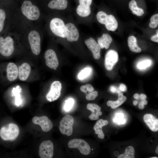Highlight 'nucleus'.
Segmentation results:
<instances>
[{"mask_svg":"<svg viewBox=\"0 0 158 158\" xmlns=\"http://www.w3.org/2000/svg\"><path fill=\"white\" fill-rule=\"evenodd\" d=\"M44 57L46 65L51 68L56 70L59 63L55 51L51 49L47 50L45 53Z\"/></svg>","mask_w":158,"mask_h":158,"instance_id":"9b49d317","label":"nucleus"},{"mask_svg":"<svg viewBox=\"0 0 158 158\" xmlns=\"http://www.w3.org/2000/svg\"><path fill=\"white\" fill-rule=\"evenodd\" d=\"M128 47L132 51L136 53L141 52V48L137 45V40L135 37L133 35L130 36L128 37Z\"/></svg>","mask_w":158,"mask_h":158,"instance_id":"b1692460","label":"nucleus"},{"mask_svg":"<svg viewBox=\"0 0 158 158\" xmlns=\"http://www.w3.org/2000/svg\"><path fill=\"white\" fill-rule=\"evenodd\" d=\"M140 103L144 105H146L147 104V102L145 100H142L141 101Z\"/></svg>","mask_w":158,"mask_h":158,"instance_id":"79ce46f5","label":"nucleus"},{"mask_svg":"<svg viewBox=\"0 0 158 158\" xmlns=\"http://www.w3.org/2000/svg\"><path fill=\"white\" fill-rule=\"evenodd\" d=\"M32 121L34 124L39 125L42 130L45 132L50 131L53 126L52 122L46 116H35L32 118Z\"/></svg>","mask_w":158,"mask_h":158,"instance_id":"f8f14e48","label":"nucleus"},{"mask_svg":"<svg viewBox=\"0 0 158 158\" xmlns=\"http://www.w3.org/2000/svg\"><path fill=\"white\" fill-rule=\"evenodd\" d=\"M50 28L55 35L62 38L66 37L65 25L61 19L57 18H53L50 23Z\"/></svg>","mask_w":158,"mask_h":158,"instance_id":"423d86ee","label":"nucleus"},{"mask_svg":"<svg viewBox=\"0 0 158 158\" xmlns=\"http://www.w3.org/2000/svg\"><path fill=\"white\" fill-rule=\"evenodd\" d=\"M119 89L121 91L123 92L126 91L127 90L126 86L123 84H121L120 85Z\"/></svg>","mask_w":158,"mask_h":158,"instance_id":"c9c22d12","label":"nucleus"},{"mask_svg":"<svg viewBox=\"0 0 158 158\" xmlns=\"http://www.w3.org/2000/svg\"><path fill=\"white\" fill-rule=\"evenodd\" d=\"M74 121L71 115L67 114L64 116L60 122L59 129L61 133L68 136L71 135L73 133Z\"/></svg>","mask_w":158,"mask_h":158,"instance_id":"6e6552de","label":"nucleus"},{"mask_svg":"<svg viewBox=\"0 0 158 158\" xmlns=\"http://www.w3.org/2000/svg\"><path fill=\"white\" fill-rule=\"evenodd\" d=\"M110 90L112 92L115 93L116 91V89L114 86H111L110 88Z\"/></svg>","mask_w":158,"mask_h":158,"instance_id":"e433bc0d","label":"nucleus"},{"mask_svg":"<svg viewBox=\"0 0 158 158\" xmlns=\"http://www.w3.org/2000/svg\"><path fill=\"white\" fill-rule=\"evenodd\" d=\"M135 150L131 146L128 147L126 149L125 152L119 155L118 158H134Z\"/></svg>","mask_w":158,"mask_h":158,"instance_id":"cd10ccee","label":"nucleus"},{"mask_svg":"<svg viewBox=\"0 0 158 158\" xmlns=\"http://www.w3.org/2000/svg\"><path fill=\"white\" fill-rule=\"evenodd\" d=\"M151 64V61L149 60H147L138 63L137 65V67L139 69H144L150 66Z\"/></svg>","mask_w":158,"mask_h":158,"instance_id":"473e14b6","label":"nucleus"},{"mask_svg":"<svg viewBox=\"0 0 158 158\" xmlns=\"http://www.w3.org/2000/svg\"><path fill=\"white\" fill-rule=\"evenodd\" d=\"M62 85L58 81H55L51 84L49 91L46 97L47 101L52 102L56 100L60 97Z\"/></svg>","mask_w":158,"mask_h":158,"instance_id":"9d476101","label":"nucleus"},{"mask_svg":"<svg viewBox=\"0 0 158 158\" xmlns=\"http://www.w3.org/2000/svg\"><path fill=\"white\" fill-rule=\"evenodd\" d=\"M74 102V100L71 98L66 100L64 106V109L65 111H69L73 106Z\"/></svg>","mask_w":158,"mask_h":158,"instance_id":"2f4dec72","label":"nucleus"},{"mask_svg":"<svg viewBox=\"0 0 158 158\" xmlns=\"http://www.w3.org/2000/svg\"><path fill=\"white\" fill-rule=\"evenodd\" d=\"M133 104L135 106L136 105L137 103H138V102L137 101H134L133 102Z\"/></svg>","mask_w":158,"mask_h":158,"instance_id":"37998d69","label":"nucleus"},{"mask_svg":"<svg viewBox=\"0 0 158 158\" xmlns=\"http://www.w3.org/2000/svg\"><path fill=\"white\" fill-rule=\"evenodd\" d=\"M155 152L156 153L158 154V146H157V147H156Z\"/></svg>","mask_w":158,"mask_h":158,"instance_id":"c03bdc74","label":"nucleus"},{"mask_svg":"<svg viewBox=\"0 0 158 158\" xmlns=\"http://www.w3.org/2000/svg\"><path fill=\"white\" fill-rule=\"evenodd\" d=\"M129 7L132 11H135L136 12L135 15L138 16H142L144 13V11L142 9L138 7L137 3L135 0H131L130 2Z\"/></svg>","mask_w":158,"mask_h":158,"instance_id":"bb28decb","label":"nucleus"},{"mask_svg":"<svg viewBox=\"0 0 158 158\" xmlns=\"http://www.w3.org/2000/svg\"><path fill=\"white\" fill-rule=\"evenodd\" d=\"M68 146L71 148H77L83 154L87 155L91 151L89 144L85 140L80 139H74L69 141Z\"/></svg>","mask_w":158,"mask_h":158,"instance_id":"0eeeda50","label":"nucleus"},{"mask_svg":"<svg viewBox=\"0 0 158 158\" xmlns=\"http://www.w3.org/2000/svg\"><path fill=\"white\" fill-rule=\"evenodd\" d=\"M94 88L90 84H87L82 85L80 87V90L86 94L87 92H90L94 90Z\"/></svg>","mask_w":158,"mask_h":158,"instance_id":"7c9ffc66","label":"nucleus"},{"mask_svg":"<svg viewBox=\"0 0 158 158\" xmlns=\"http://www.w3.org/2000/svg\"><path fill=\"white\" fill-rule=\"evenodd\" d=\"M158 157H151V158H157Z\"/></svg>","mask_w":158,"mask_h":158,"instance_id":"a18cd8bd","label":"nucleus"},{"mask_svg":"<svg viewBox=\"0 0 158 158\" xmlns=\"http://www.w3.org/2000/svg\"><path fill=\"white\" fill-rule=\"evenodd\" d=\"M6 72V77L9 81H14L18 76V68L17 65L13 62H9L7 64Z\"/></svg>","mask_w":158,"mask_h":158,"instance_id":"f3484780","label":"nucleus"},{"mask_svg":"<svg viewBox=\"0 0 158 158\" xmlns=\"http://www.w3.org/2000/svg\"><path fill=\"white\" fill-rule=\"evenodd\" d=\"M14 50V41L12 37L6 32L0 34V55L4 57H9Z\"/></svg>","mask_w":158,"mask_h":158,"instance_id":"f257e3e1","label":"nucleus"},{"mask_svg":"<svg viewBox=\"0 0 158 158\" xmlns=\"http://www.w3.org/2000/svg\"><path fill=\"white\" fill-rule=\"evenodd\" d=\"M86 95V99L88 100H92L95 99L97 96L98 92L96 91H93L87 93Z\"/></svg>","mask_w":158,"mask_h":158,"instance_id":"72a5a7b5","label":"nucleus"},{"mask_svg":"<svg viewBox=\"0 0 158 158\" xmlns=\"http://www.w3.org/2000/svg\"><path fill=\"white\" fill-rule=\"evenodd\" d=\"M96 17L100 23L105 25L108 30L114 31L117 29L118 22L113 15H108L104 11H100L97 13Z\"/></svg>","mask_w":158,"mask_h":158,"instance_id":"7ed1b4c3","label":"nucleus"},{"mask_svg":"<svg viewBox=\"0 0 158 158\" xmlns=\"http://www.w3.org/2000/svg\"><path fill=\"white\" fill-rule=\"evenodd\" d=\"M150 20V22L149 24V27L152 28H156L158 25V14L152 16Z\"/></svg>","mask_w":158,"mask_h":158,"instance_id":"c756f323","label":"nucleus"},{"mask_svg":"<svg viewBox=\"0 0 158 158\" xmlns=\"http://www.w3.org/2000/svg\"><path fill=\"white\" fill-rule=\"evenodd\" d=\"M143 119L145 122L152 131L156 132L158 130V119L152 114H145L144 116Z\"/></svg>","mask_w":158,"mask_h":158,"instance_id":"6ab92c4d","label":"nucleus"},{"mask_svg":"<svg viewBox=\"0 0 158 158\" xmlns=\"http://www.w3.org/2000/svg\"><path fill=\"white\" fill-rule=\"evenodd\" d=\"M92 69L89 67L85 68L79 73L78 75V78L80 80H83L90 74Z\"/></svg>","mask_w":158,"mask_h":158,"instance_id":"c85d7f7f","label":"nucleus"},{"mask_svg":"<svg viewBox=\"0 0 158 158\" xmlns=\"http://www.w3.org/2000/svg\"><path fill=\"white\" fill-rule=\"evenodd\" d=\"M158 30H157V34L153 36L151 38V40L154 42H158Z\"/></svg>","mask_w":158,"mask_h":158,"instance_id":"f704fd0d","label":"nucleus"},{"mask_svg":"<svg viewBox=\"0 0 158 158\" xmlns=\"http://www.w3.org/2000/svg\"><path fill=\"white\" fill-rule=\"evenodd\" d=\"M118 59V54L113 50H109L106 53L105 58V66L108 71L111 70Z\"/></svg>","mask_w":158,"mask_h":158,"instance_id":"4468645a","label":"nucleus"},{"mask_svg":"<svg viewBox=\"0 0 158 158\" xmlns=\"http://www.w3.org/2000/svg\"><path fill=\"white\" fill-rule=\"evenodd\" d=\"M86 108L91 112V114L88 117L91 120H97L99 118V116L102 114L101 107L96 104L89 103L87 105Z\"/></svg>","mask_w":158,"mask_h":158,"instance_id":"aec40b11","label":"nucleus"},{"mask_svg":"<svg viewBox=\"0 0 158 158\" xmlns=\"http://www.w3.org/2000/svg\"><path fill=\"white\" fill-rule=\"evenodd\" d=\"M7 15L6 11L4 9L0 8V34L5 31Z\"/></svg>","mask_w":158,"mask_h":158,"instance_id":"393cba45","label":"nucleus"},{"mask_svg":"<svg viewBox=\"0 0 158 158\" xmlns=\"http://www.w3.org/2000/svg\"><path fill=\"white\" fill-rule=\"evenodd\" d=\"M145 107L144 105L140 103L139 105L138 108L140 109H143Z\"/></svg>","mask_w":158,"mask_h":158,"instance_id":"58836bf2","label":"nucleus"},{"mask_svg":"<svg viewBox=\"0 0 158 158\" xmlns=\"http://www.w3.org/2000/svg\"><path fill=\"white\" fill-rule=\"evenodd\" d=\"M67 0H52L49 3L48 6L51 9L63 10L67 8Z\"/></svg>","mask_w":158,"mask_h":158,"instance_id":"4be33fe9","label":"nucleus"},{"mask_svg":"<svg viewBox=\"0 0 158 158\" xmlns=\"http://www.w3.org/2000/svg\"><path fill=\"white\" fill-rule=\"evenodd\" d=\"M140 96V98L142 100H145L147 98L146 95L144 94H141Z\"/></svg>","mask_w":158,"mask_h":158,"instance_id":"4c0bfd02","label":"nucleus"},{"mask_svg":"<svg viewBox=\"0 0 158 158\" xmlns=\"http://www.w3.org/2000/svg\"><path fill=\"white\" fill-rule=\"evenodd\" d=\"M108 123V122L107 120H103L102 119H100L98 120L93 127V129L95 131V133L98 134L103 133L102 127L107 125Z\"/></svg>","mask_w":158,"mask_h":158,"instance_id":"a878e982","label":"nucleus"},{"mask_svg":"<svg viewBox=\"0 0 158 158\" xmlns=\"http://www.w3.org/2000/svg\"><path fill=\"white\" fill-rule=\"evenodd\" d=\"M66 37L70 42L77 41L79 37V31L73 23H68L65 25Z\"/></svg>","mask_w":158,"mask_h":158,"instance_id":"ddd939ff","label":"nucleus"},{"mask_svg":"<svg viewBox=\"0 0 158 158\" xmlns=\"http://www.w3.org/2000/svg\"><path fill=\"white\" fill-rule=\"evenodd\" d=\"M28 40L32 53L39 55L41 51V38L39 33L35 30L31 31L28 35Z\"/></svg>","mask_w":158,"mask_h":158,"instance_id":"39448f33","label":"nucleus"},{"mask_svg":"<svg viewBox=\"0 0 158 158\" xmlns=\"http://www.w3.org/2000/svg\"><path fill=\"white\" fill-rule=\"evenodd\" d=\"M112 41V39L109 34L104 33L102 36L97 39L98 43L101 49H108Z\"/></svg>","mask_w":158,"mask_h":158,"instance_id":"412c9836","label":"nucleus"},{"mask_svg":"<svg viewBox=\"0 0 158 158\" xmlns=\"http://www.w3.org/2000/svg\"><path fill=\"white\" fill-rule=\"evenodd\" d=\"M39 154L41 158H51L54 154V145L50 140H45L40 144Z\"/></svg>","mask_w":158,"mask_h":158,"instance_id":"1a4fd4ad","label":"nucleus"},{"mask_svg":"<svg viewBox=\"0 0 158 158\" xmlns=\"http://www.w3.org/2000/svg\"><path fill=\"white\" fill-rule=\"evenodd\" d=\"M116 116L120 117H121L123 118H124V115L122 113H117L116 114Z\"/></svg>","mask_w":158,"mask_h":158,"instance_id":"ea45409f","label":"nucleus"},{"mask_svg":"<svg viewBox=\"0 0 158 158\" xmlns=\"http://www.w3.org/2000/svg\"><path fill=\"white\" fill-rule=\"evenodd\" d=\"M31 68L30 64L25 62L23 63L18 68V77L21 81H25L30 73Z\"/></svg>","mask_w":158,"mask_h":158,"instance_id":"a211bd4d","label":"nucleus"},{"mask_svg":"<svg viewBox=\"0 0 158 158\" xmlns=\"http://www.w3.org/2000/svg\"><path fill=\"white\" fill-rule=\"evenodd\" d=\"M79 4L76 9L77 13L82 17L88 16L91 13L90 6L92 0H79Z\"/></svg>","mask_w":158,"mask_h":158,"instance_id":"2eb2a0df","label":"nucleus"},{"mask_svg":"<svg viewBox=\"0 0 158 158\" xmlns=\"http://www.w3.org/2000/svg\"><path fill=\"white\" fill-rule=\"evenodd\" d=\"M127 99L126 97L123 95V94L120 93L118 95V99L115 101L109 100L107 102L108 106H111L113 109H115L122 104Z\"/></svg>","mask_w":158,"mask_h":158,"instance_id":"5701e85b","label":"nucleus"},{"mask_svg":"<svg viewBox=\"0 0 158 158\" xmlns=\"http://www.w3.org/2000/svg\"><path fill=\"white\" fill-rule=\"evenodd\" d=\"M85 43L92 52L94 58L97 60L99 59L100 57L101 48L99 44L92 37L86 40Z\"/></svg>","mask_w":158,"mask_h":158,"instance_id":"dca6fc26","label":"nucleus"},{"mask_svg":"<svg viewBox=\"0 0 158 158\" xmlns=\"http://www.w3.org/2000/svg\"><path fill=\"white\" fill-rule=\"evenodd\" d=\"M21 11L23 14L30 20H37L40 16L39 8L33 5L30 1L25 0L23 2L21 7Z\"/></svg>","mask_w":158,"mask_h":158,"instance_id":"f03ea898","label":"nucleus"},{"mask_svg":"<svg viewBox=\"0 0 158 158\" xmlns=\"http://www.w3.org/2000/svg\"><path fill=\"white\" fill-rule=\"evenodd\" d=\"M19 129L18 126L13 123H10L2 127L0 130V136L5 140H13L18 136Z\"/></svg>","mask_w":158,"mask_h":158,"instance_id":"20e7f679","label":"nucleus"},{"mask_svg":"<svg viewBox=\"0 0 158 158\" xmlns=\"http://www.w3.org/2000/svg\"><path fill=\"white\" fill-rule=\"evenodd\" d=\"M136 99H139L140 98V96L139 94L137 93L135 94L133 96Z\"/></svg>","mask_w":158,"mask_h":158,"instance_id":"a19ab883","label":"nucleus"}]
</instances>
